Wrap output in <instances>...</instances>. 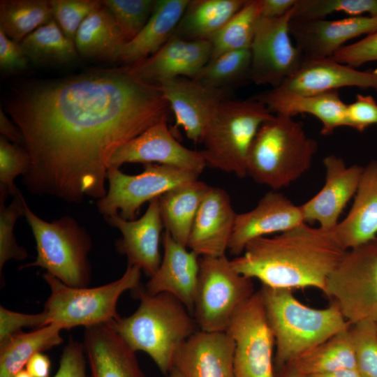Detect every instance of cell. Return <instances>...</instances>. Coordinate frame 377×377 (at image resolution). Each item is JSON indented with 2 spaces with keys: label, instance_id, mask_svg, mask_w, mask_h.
Listing matches in <instances>:
<instances>
[{
  "label": "cell",
  "instance_id": "obj_1",
  "mask_svg": "<svg viewBox=\"0 0 377 377\" xmlns=\"http://www.w3.org/2000/svg\"><path fill=\"white\" fill-rule=\"evenodd\" d=\"M6 109L31 158L28 190L80 203L105 195L113 154L170 108L157 85L119 68L30 84Z\"/></svg>",
  "mask_w": 377,
  "mask_h": 377
},
{
  "label": "cell",
  "instance_id": "obj_2",
  "mask_svg": "<svg viewBox=\"0 0 377 377\" xmlns=\"http://www.w3.org/2000/svg\"><path fill=\"white\" fill-rule=\"evenodd\" d=\"M346 251L332 232L302 223L273 237L251 241L230 262L238 273L266 286L310 287L324 293Z\"/></svg>",
  "mask_w": 377,
  "mask_h": 377
},
{
  "label": "cell",
  "instance_id": "obj_3",
  "mask_svg": "<svg viewBox=\"0 0 377 377\" xmlns=\"http://www.w3.org/2000/svg\"><path fill=\"white\" fill-rule=\"evenodd\" d=\"M134 291L140 300L137 310L109 324L132 350L147 353L161 373L168 375L177 350L198 331L197 324L187 308L172 295H149L140 288Z\"/></svg>",
  "mask_w": 377,
  "mask_h": 377
},
{
  "label": "cell",
  "instance_id": "obj_4",
  "mask_svg": "<svg viewBox=\"0 0 377 377\" xmlns=\"http://www.w3.org/2000/svg\"><path fill=\"white\" fill-rule=\"evenodd\" d=\"M275 340V362L288 367L298 357L337 332L348 323L339 307L315 309L293 295L292 289L262 285L259 290Z\"/></svg>",
  "mask_w": 377,
  "mask_h": 377
},
{
  "label": "cell",
  "instance_id": "obj_5",
  "mask_svg": "<svg viewBox=\"0 0 377 377\" xmlns=\"http://www.w3.org/2000/svg\"><path fill=\"white\" fill-rule=\"evenodd\" d=\"M318 143L301 121L274 114L260 127L249 149L246 170L256 182L278 191L310 168Z\"/></svg>",
  "mask_w": 377,
  "mask_h": 377
},
{
  "label": "cell",
  "instance_id": "obj_6",
  "mask_svg": "<svg viewBox=\"0 0 377 377\" xmlns=\"http://www.w3.org/2000/svg\"><path fill=\"white\" fill-rule=\"evenodd\" d=\"M260 101L221 100L215 107L202 142L207 165L235 174L247 175L249 149L262 124L274 117Z\"/></svg>",
  "mask_w": 377,
  "mask_h": 377
},
{
  "label": "cell",
  "instance_id": "obj_7",
  "mask_svg": "<svg viewBox=\"0 0 377 377\" xmlns=\"http://www.w3.org/2000/svg\"><path fill=\"white\" fill-rule=\"evenodd\" d=\"M141 272L139 267L128 265L119 279L94 288L68 286L52 274H43L50 288L43 310L46 325L54 323L70 330L112 322L119 317L116 308L120 296L140 288Z\"/></svg>",
  "mask_w": 377,
  "mask_h": 377
},
{
  "label": "cell",
  "instance_id": "obj_8",
  "mask_svg": "<svg viewBox=\"0 0 377 377\" xmlns=\"http://www.w3.org/2000/svg\"><path fill=\"white\" fill-rule=\"evenodd\" d=\"M24 216L36 241L37 256L21 267H40L68 286L87 287L91 240L86 230L70 216L46 221L36 215L26 201Z\"/></svg>",
  "mask_w": 377,
  "mask_h": 377
},
{
  "label": "cell",
  "instance_id": "obj_9",
  "mask_svg": "<svg viewBox=\"0 0 377 377\" xmlns=\"http://www.w3.org/2000/svg\"><path fill=\"white\" fill-rule=\"evenodd\" d=\"M253 279L238 273L226 255L200 256L193 318L200 330L226 332L256 293Z\"/></svg>",
  "mask_w": 377,
  "mask_h": 377
},
{
  "label": "cell",
  "instance_id": "obj_10",
  "mask_svg": "<svg viewBox=\"0 0 377 377\" xmlns=\"http://www.w3.org/2000/svg\"><path fill=\"white\" fill-rule=\"evenodd\" d=\"M324 293L350 324L377 321V236L346 251Z\"/></svg>",
  "mask_w": 377,
  "mask_h": 377
},
{
  "label": "cell",
  "instance_id": "obj_11",
  "mask_svg": "<svg viewBox=\"0 0 377 377\" xmlns=\"http://www.w3.org/2000/svg\"><path fill=\"white\" fill-rule=\"evenodd\" d=\"M199 175L178 168L149 163L138 175H128L110 167L109 186L104 197L97 200L100 213L106 218L119 214L134 220L141 206L180 185L198 179Z\"/></svg>",
  "mask_w": 377,
  "mask_h": 377
},
{
  "label": "cell",
  "instance_id": "obj_12",
  "mask_svg": "<svg viewBox=\"0 0 377 377\" xmlns=\"http://www.w3.org/2000/svg\"><path fill=\"white\" fill-rule=\"evenodd\" d=\"M226 332L235 341V377H275V340L259 290L237 313Z\"/></svg>",
  "mask_w": 377,
  "mask_h": 377
},
{
  "label": "cell",
  "instance_id": "obj_13",
  "mask_svg": "<svg viewBox=\"0 0 377 377\" xmlns=\"http://www.w3.org/2000/svg\"><path fill=\"white\" fill-rule=\"evenodd\" d=\"M293 8L275 19H258L250 47L251 80L275 88L293 75L304 62V56L290 39L289 24Z\"/></svg>",
  "mask_w": 377,
  "mask_h": 377
},
{
  "label": "cell",
  "instance_id": "obj_14",
  "mask_svg": "<svg viewBox=\"0 0 377 377\" xmlns=\"http://www.w3.org/2000/svg\"><path fill=\"white\" fill-rule=\"evenodd\" d=\"M128 163L166 165L199 175L207 166L201 151L190 149L177 140L168 125V117L120 147L110 158L108 168H119Z\"/></svg>",
  "mask_w": 377,
  "mask_h": 377
},
{
  "label": "cell",
  "instance_id": "obj_15",
  "mask_svg": "<svg viewBox=\"0 0 377 377\" xmlns=\"http://www.w3.org/2000/svg\"><path fill=\"white\" fill-rule=\"evenodd\" d=\"M325 182L311 199L300 205L305 223L317 222L319 227L332 232L339 223L344 208L355 196L364 167L347 166L343 159L334 154L325 156Z\"/></svg>",
  "mask_w": 377,
  "mask_h": 377
},
{
  "label": "cell",
  "instance_id": "obj_16",
  "mask_svg": "<svg viewBox=\"0 0 377 377\" xmlns=\"http://www.w3.org/2000/svg\"><path fill=\"white\" fill-rule=\"evenodd\" d=\"M289 31L304 60L329 58L346 42L376 32L377 16H349L332 20L292 18Z\"/></svg>",
  "mask_w": 377,
  "mask_h": 377
},
{
  "label": "cell",
  "instance_id": "obj_17",
  "mask_svg": "<svg viewBox=\"0 0 377 377\" xmlns=\"http://www.w3.org/2000/svg\"><path fill=\"white\" fill-rule=\"evenodd\" d=\"M210 40H189L172 36L156 53L121 67L142 82L158 85L170 79H193L210 60Z\"/></svg>",
  "mask_w": 377,
  "mask_h": 377
},
{
  "label": "cell",
  "instance_id": "obj_18",
  "mask_svg": "<svg viewBox=\"0 0 377 377\" xmlns=\"http://www.w3.org/2000/svg\"><path fill=\"white\" fill-rule=\"evenodd\" d=\"M305 223L300 206L274 190L267 192L256 206L237 214L228 251L240 256L251 241L274 233H281Z\"/></svg>",
  "mask_w": 377,
  "mask_h": 377
},
{
  "label": "cell",
  "instance_id": "obj_19",
  "mask_svg": "<svg viewBox=\"0 0 377 377\" xmlns=\"http://www.w3.org/2000/svg\"><path fill=\"white\" fill-rule=\"evenodd\" d=\"M157 86L174 114L175 128H182L188 139L201 142L211 115L226 98V90L211 88L185 77L165 80Z\"/></svg>",
  "mask_w": 377,
  "mask_h": 377
},
{
  "label": "cell",
  "instance_id": "obj_20",
  "mask_svg": "<svg viewBox=\"0 0 377 377\" xmlns=\"http://www.w3.org/2000/svg\"><path fill=\"white\" fill-rule=\"evenodd\" d=\"M236 216L228 192L209 186L195 216L186 247L200 257L226 255Z\"/></svg>",
  "mask_w": 377,
  "mask_h": 377
},
{
  "label": "cell",
  "instance_id": "obj_21",
  "mask_svg": "<svg viewBox=\"0 0 377 377\" xmlns=\"http://www.w3.org/2000/svg\"><path fill=\"white\" fill-rule=\"evenodd\" d=\"M235 341L227 332L198 330L177 350L173 367L184 377H235Z\"/></svg>",
  "mask_w": 377,
  "mask_h": 377
},
{
  "label": "cell",
  "instance_id": "obj_22",
  "mask_svg": "<svg viewBox=\"0 0 377 377\" xmlns=\"http://www.w3.org/2000/svg\"><path fill=\"white\" fill-rule=\"evenodd\" d=\"M106 219L121 232L122 238L117 242V250L127 256L128 265L139 267L151 277L162 259L160 242L164 226L158 198L149 202L146 212L138 219L126 220L119 214Z\"/></svg>",
  "mask_w": 377,
  "mask_h": 377
},
{
  "label": "cell",
  "instance_id": "obj_23",
  "mask_svg": "<svg viewBox=\"0 0 377 377\" xmlns=\"http://www.w3.org/2000/svg\"><path fill=\"white\" fill-rule=\"evenodd\" d=\"M162 244L160 266L144 289L149 295L170 294L193 313L200 256L176 242L166 231L162 235Z\"/></svg>",
  "mask_w": 377,
  "mask_h": 377
},
{
  "label": "cell",
  "instance_id": "obj_24",
  "mask_svg": "<svg viewBox=\"0 0 377 377\" xmlns=\"http://www.w3.org/2000/svg\"><path fill=\"white\" fill-rule=\"evenodd\" d=\"M352 87L377 91V68L358 71L331 57L304 60L293 75L275 88L313 95Z\"/></svg>",
  "mask_w": 377,
  "mask_h": 377
},
{
  "label": "cell",
  "instance_id": "obj_25",
  "mask_svg": "<svg viewBox=\"0 0 377 377\" xmlns=\"http://www.w3.org/2000/svg\"><path fill=\"white\" fill-rule=\"evenodd\" d=\"M90 377H145L135 353L109 323L85 327Z\"/></svg>",
  "mask_w": 377,
  "mask_h": 377
},
{
  "label": "cell",
  "instance_id": "obj_26",
  "mask_svg": "<svg viewBox=\"0 0 377 377\" xmlns=\"http://www.w3.org/2000/svg\"><path fill=\"white\" fill-rule=\"evenodd\" d=\"M254 98L262 102L272 114L290 117L299 114L314 116L322 124L320 133L323 135L332 134L339 127L346 126V104L338 90L305 95L272 88Z\"/></svg>",
  "mask_w": 377,
  "mask_h": 377
},
{
  "label": "cell",
  "instance_id": "obj_27",
  "mask_svg": "<svg viewBox=\"0 0 377 377\" xmlns=\"http://www.w3.org/2000/svg\"><path fill=\"white\" fill-rule=\"evenodd\" d=\"M345 251L363 244L377 236V161L371 160L364 170L347 216L332 231Z\"/></svg>",
  "mask_w": 377,
  "mask_h": 377
},
{
  "label": "cell",
  "instance_id": "obj_28",
  "mask_svg": "<svg viewBox=\"0 0 377 377\" xmlns=\"http://www.w3.org/2000/svg\"><path fill=\"white\" fill-rule=\"evenodd\" d=\"M189 1H156L147 24L133 39L122 46L117 61L129 66L159 50L173 36Z\"/></svg>",
  "mask_w": 377,
  "mask_h": 377
},
{
  "label": "cell",
  "instance_id": "obj_29",
  "mask_svg": "<svg viewBox=\"0 0 377 377\" xmlns=\"http://www.w3.org/2000/svg\"><path fill=\"white\" fill-rule=\"evenodd\" d=\"M74 43L82 57L108 61H117L126 43L113 14L103 4L84 20Z\"/></svg>",
  "mask_w": 377,
  "mask_h": 377
},
{
  "label": "cell",
  "instance_id": "obj_30",
  "mask_svg": "<svg viewBox=\"0 0 377 377\" xmlns=\"http://www.w3.org/2000/svg\"><path fill=\"white\" fill-rule=\"evenodd\" d=\"M209 188L205 182L197 179L175 187L158 198L165 231L184 246Z\"/></svg>",
  "mask_w": 377,
  "mask_h": 377
},
{
  "label": "cell",
  "instance_id": "obj_31",
  "mask_svg": "<svg viewBox=\"0 0 377 377\" xmlns=\"http://www.w3.org/2000/svg\"><path fill=\"white\" fill-rule=\"evenodd\" d=\"M246 1H189L173 36L189 40H211Z\"/></svg>",
  "mask_w": 377,
  "mask_h": 377
},
{
  "label": "cell",
  "instance_id": "obj_32",
  "mask_svg": "<svg viewBox=\"0 0 377 377\" xmlns=\"http://www.w3.org/2000/svg\"><path fill=\"white\" fill-rule=\"evenodd\" d=\"M350 327L311 348L288 367L301 376L356 368Z\"/></svg>",
  "mask_w": 377,
  "mask_h": 377
},
{
  "label": "cell",
  "instance_id": "obj_33",
  "mask_svg": "<svg viewBox=\"0 0 377 377\" xmlns=\"http://www.w3.org/2000/svg\"><path fill=\"white\" fill-rule=\"evenodd\" d=\"M61 330L52 323L31 332L21 331L0 344V377H13L35 354L61 343Z\"/></svg>",
  "mask_w": 377,
  "mask_h": 377
},
{
  "label": "cell",
  "instance_id": "obj_34",
  "mask_svg": "<svg viewBox=\"0 0 377 377\" xmlns=\"http://www.w3.org/2000/svg\"><path fill=\"white\" fill-rule=\"evenodd\" d=\"M20 45L29 61L37 66L66 64L77 59L75 43L54 19L25 37Z\"/></svg>",
  "mask_w": 377,
  "mask_h": 377
},
{
  "label": "cell",
  "instance_id": "obj_35",
  "mask_svg": "<svg viewBox=\"0 0 377 377\" xmlns=\"http://www.w3.org/2000/svg\"><path fill=\"white\" fill-rule=\"evenodd\" d=\"M52 19L49 1H0V30L17 43H21L25 37Z\"/></svg>",
  "mask_w": 377,
  "mask_h": 377
},
{
  "label": "cell",
  "instance_id": "obj_36",
  "mask_svg": "<svg viewBox=\"0 0 377 377\" xmlns=\"http://www.w3.org/2000/svg\"><path fill=\"white\" fill-rule=\"evenodd\" d=\"M260 16V0H247L244 6L211 39L210 59L223 53L250 49L256 22Z\"/></svg>",
  "mask_w": 377,
  "mask_h": 377
},
{
  "label": "cell",
  "instance_id": "obj_37",
  "mask_svg": "<svg viewBox=\"0 0 377 377\" xmlns=\"http://www.w3.org/2000/svg\"><path fill=\"white\" fill-rule=\"evenodd\" d=\"M250 49L227 52L210 59L193 78L196 82L218 89L251 80Z\"/></svg>",
  "mask_w": 377,
  "mask_h": 377
},
{
  "label": "cell",
  "instance_id": "obj_38",
  "mask_svg": "<svg viewBox=\"0 0 377 377\" xmlns=\"http://www.w3.org/2000/svg\"><path fill=\"white\" fill-rule=\"evenodd\" d=\"M343 13L350 17L377 16V0H296L293 18L325 19L328 15Z\"/></svg>",
  "mask_w": 377,
  "mask_h": 377
},
{
  "label": "cell",
  "instance_id": "obj_39",
  "mask_svg": "<svg viewBox=\"0 0 377 377\" xmlns=\"http://www.w3.org/2000/svg\"><path fill=\"white\" fill-rule=\"evenodd\" d=\"M102 3L113 14L126 43L133 39L145 26L153 12L156 1L104 0Z\"/></svg>",
  "mask_w": 377,
  "mask_h": 377
},
{
  "label": "cell",
  "instance_id": "obj_40",
  "mask_svg": "<svg viewBox=\"0 0 377 377\" xmlns=\"http://www.w3.org/2000/svg\"><path fill=\"white\" fill-rule=\"evenodd\" d=\"M25 200L19 191L8 206L4 202L0 205V272L5 263L11 259L22 260L28 254L26 250L16 242L14 228L19 217L24 216Z\"/></svg>",
  "mask_w": 377,
  "mask_h": 377
},
{
  "label": "cell",
  "instance_id": "obj_41",
  "mask_svg": "<svg viewBox=\"0 0 377 377\" xmlns=\"http://www.w3.org/2000/svg\"><path fill=\"white\" fill-rule=\"evenodd\" d=\"M31 158L27 151L7 139L0 138V201L4 202L8 195H15L19 190L15 178L24 176L29 170Z\"/></svg>",
  "mask_w": 377,
  "mask_h": 377
},
{
  "label": "cell",
  "instance_id": "obj_42",
  "mask_svg": "<svg viewBox=\"0 0 377 377\" xmlns=\"http://www.w3.org/2000/svg\"><path fill=\"white\" fill-rule=\"evenodd\" d=\"M356 369L361 377H377V325L374 321L350 324Z\"/></svg>",
  "mask_w": 377,
  "mask_h": 377
},
{
  "label": "cell",
  "instance_id": "obj_43",
  "mask_svg": "<svg viewBox=\"0 0 377 377\" xmlns=\"http://www.w3.org/2000/svg\"><path fill=\"white\" fill-rule=\"evenodd\" d=\"M53 19L66 37L74 42L84 20L103 3L97 0H50Z\"/></svg>",
  "mask_w": 377,
  "mask_h": 377
},
{
  "label": "cell",
  "instance_id": "obj_44",
  "mask_svg": "<svg viewBox=\"0 0 377 377\" xmlns=\"http://www.w3.org/2000/svg\"><path fill=\"white\" fill-rule=\"evenodd\" d=\"M331 58L353 68L377 61V31L356 43L343 45Z\"/></svg>",
  "mask_w": 377,
  "mask_h": 377
},
{
  "label": "cell",
  "instance_id": "obj_45",
  "mask_svg": "<svg viewBox=\"0 0 377 377\" xmlns=\"http://www.w3.org/2000/svg\"><path fill=\"white\" fill-rule=\"evenodd\" d=\"M46 325V315L43 311L36 314L17 313L0 307V344L21 332L24 327L38 328Z\"/></svg>",
  "mask_w": 377,
  "mask_h": 377
},
{
  "label": "cell",
  "instance_id": "obj_46",
  "mask_svg": "<svg viewBox=\"0 0 377 377\" xmlns=\"http://www.w3.org/2000/svg\"><path fill=\"white\" fill-rule=\"evenodd\" d=\"M346 126L363 132L377 124V103L370 95L357 94L354 102L346 104Z\"/></svg>",
  "mask_w": 377,
  "mask_h": 377
},
{
  "label": "cell",
  "instance_id": "obj_47",
  "mask_svg": "<svg viewBox=\"0 0 377 377\" xmlns=\"http://www.w3.org/2000/svg\"><path fill=\"white\" fill-rule=\"evenodd\" d=\"M84 345L71 339L62 353L54 377H87Z\"/></svg>",
  "mask_w": 377,
  "mask_h": 377
},
{
  "label": "cell",
  "instance_id": "obj_48",
  "mask_svg": "<svg viewBox=\"0 0 377 377\" xmlns=\"http://www.w3.org/2000/svg\"><path fill=\"white\" fill-rule=\"evenodd\" d=\"M29 60L20 43L9 38L0 30V68L4 73H15L26 70Z\"/></svg>",
  "mask_w": 377,
  "mask_h": 377
},
{
  "label": "cell",
  "instance_id": "obj_49",
  "mask_svg": "<svg viewBox=\"0 0 377 377\" xmlns=\"http://www.w3.org/2000/svg\"><path fill=\"white\" fill-rule=\"evenodd\" d=\"M296 0H260V16L268 19L279 18L288 13Z\"/></svg>",
  "mask_w": 377,
  "mask_h": 377
},
{
  "label": "cell",
  "instance_id": "obj_50",
  "mask_svg": "<svg viewBox=\"0 0 377 377\" xmlns=\"http://www.w3.org/2000/svg\"><path fill=\"white\" fill-rule=\"evenodd\" d=\"M51 362L43 353L35 354L27 362L25 369L31 377H50Z\"/></svg>",
  "mask_w": 377,
  "mask_h": 377
},
{
  "label": "cell",
  "instance_id": "obj_51",
  "mask_svg": "<svg viewBox=\"0 0 377 377\" xmlns=\"http://www.w3.org/2000/svg\"><path fill=\"white\" fill-rule=\"evenodd\" d=\"M0 132L2 135L1 136L8 140H10L15 143H22V137L20 130L6 117L2 109L0 110Z\"/></svg>",
  "mask_w": 377,
  "mask_h": 377
},
{
  "label": "cell",
  "instance_id": "obj_52",
  "mask_svg": "<svg viewBox=\"0 0 377 377\" xmlns=\"http://www.w3.org/2000/svg\"><path fill=\"white\" fill-rule=\"evenodd\" d=\"M301 377H361V376L356 368H352L339 369L322 374L303 376Z\"/></svg>",
  "mask_w": 377,
  "mask_h": 377
},
{
  "label": "cell",
  "instance_id": "obj_53",
  "mask_svg": "<svg viewBox=\"0 0 377 377\" xmlns=\"http://www.w3.org/2000/svg\"><path fill=\"white\" fill-rule=\"evenodd\" d=\"M168 377H184L182 373L175 367L172 369L168 374Z\"/></svg>",
  "mask_w": 377,
  "mask_h": 377
},
{
  "label": "cell",
  "instance_id": "obj_54",
  "mask_svg": "<svg viewBox=\"0 0 377 377\" xmlns=\"http://www.w3.org/2000/svg\"><path fill=\"white\" fill-rule=\"evenodd\" d=\"M13 377H31V375L27 372V371L24 369L17 373Z\"/></svg>",
  "mask_w": 377,
  "mask_h": 377
},
{
  "label": "cell",
  "instance_id": "obj_55",
  "mask_svg": "<svg viewBox=\"0 0 377 377\" xmlns=\"http://www.w3.org/2000/svg\"><path fill=\"white\" fill-rule=\"evenodd\" d=\"M284 377H301L296 371L289 368Z\"/></svg>",
  "mask_w": 377,
  "mask_h": 377
},
{
  "label": "cell",
  "instance_id": "obj_56",
  "mask_svg": "<svg viewBox=\"0 0 377 377\" xmlns=\"http://www.w3.org/2000/svg\"><path fill=\"white\" fill-rule=\"evenodd\" d=\"M376 323V325H377V321Z\"/></svg>",
  "mask_w": 377,
  "mask_h": 377
}]
</instances>
